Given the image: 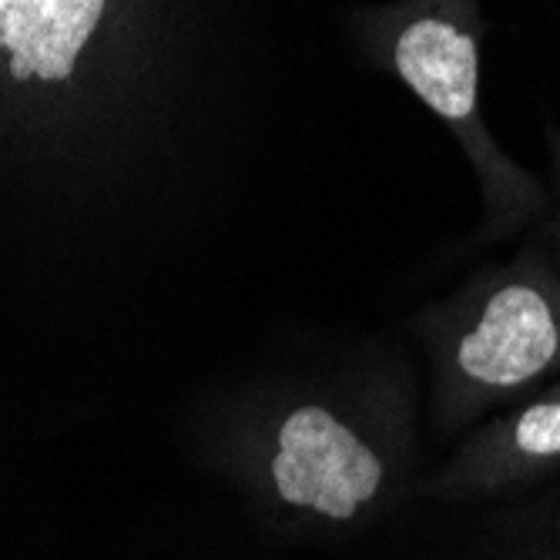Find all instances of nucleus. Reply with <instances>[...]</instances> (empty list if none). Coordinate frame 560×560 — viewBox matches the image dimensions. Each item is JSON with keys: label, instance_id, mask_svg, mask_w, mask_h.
Listing matches in <instances>:
<instances>
[{"label": "nucleus", "instance_id": "4", "mask_svg": "<svg viewBox=\"0 0 560 560\" xmlns=\"http://www.w3.org/2000/svg\"><path fill=\"white\" fill-rule=\"evenodd\" d=\"M514 450L530 460L560 456V399H544L524 410L514 423Z\"/></svg>", "mask_w": 560, "mask_h": 560}, {"label": "nucleus", "instance_id": "5", "mask_svg": "<svg viewBox=\"0 0 560 560\" xmlns=\"http://www.w3.org/2000/svg\"><path fill=\"white\" fill-rule=\"evenodd\" d=\"M550 144H553V175H557V182H560V135H557V131H550ZM553 235H557V245H560V215H557Z\"/></svg>", "mask_w": 560, "mask_h": 560}, {"label": "nucleus", "instance_id": "3", "mask_svg": "<svg viewBox=\"0 0 560 560\" xmlns=\"http://www.w3.org/2000/svg\"><path fill=\"white\" fill-rule=\"evenodd\" d=\"M272 480L285 503L313 506L332 521H349L355 506L376 497L383 464L326 410L302 406L279 430Z\"/></svg>", "mask_w": 560, "mask_h": 560}, {"label": "nucleus", "instance_id": "1", "mask_svg": "<svg viewBox=\"0 0 560 560\" xmlns=\"http://www.w3.org/2000/svg\"><path fill=\"white\" fill-rule=\"evenodd\" d=\"M386 68L456 135L470 155L490 222L517 225L544 206L540 185L497 148L480 112L477 0H406L376 18Z\"/></svg>", "mask_w": 560, "mask_h": 560}, {"label": "nucleus", "instance_id": "2", "mask_svg": "<svg viewBox=\"0 0 560 560\" xmlns=\"http://www.w3.org/2000/svg\"><path fill=\"white\" fill-rule=\"evenodd\" d=\"M557 360L560 285L544 272H511L493 282L453 352L456 370L483 389H517Z\"/></svg>", "mask_w": 560, "mask_h": 560}]
</instances>
